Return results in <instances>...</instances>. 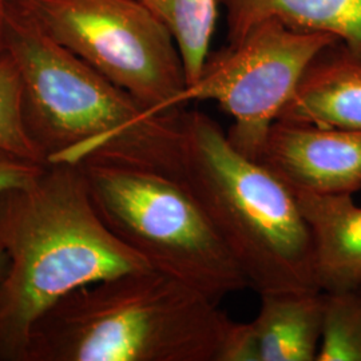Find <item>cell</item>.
Wrapping results in <instances>:
<instances>
[{
    "instance_id": "obj_1",
    "label": "cell",
    "mask_w": 361,
    "mask_h": 361,
    "mask_svg": "<svg viewBox=\"0 0 361 361\" xmlns=\"http://www.w3.org/2000/svg\"><path fill=\"white\" fill-rule=\"evenodd\" d=\"M0 361H25L39 319L79 288L152 268L99 217L78 165H46L0 194Z\"/></svg>"
},
{
    "instance_id": "obj_2",
    "label": "cell",
    "mask_w": 361,
    "mask_h": 361,
    "mask_svg": "<svg viewBox=\"0 0 361 361\" xmlns=\"http://www.w3.org/2000/svg\"><path fill=\"white\" fill-rule=\"evenodd\" d=\"M6 52L27 131L46 165L104 161L180 177L183 110L155 114L46 35L10 1Z\"/></svg>"
},
{
    "instance_id": "obj_3",
    "label": "cell",
    "mask_w": 361,
    "mask_h": 361,
    "mask_svg": "<svg viewBox=\"0 0 361 361\" xmlns=\"http://www.w3.org/2000/svg\"><path fill=\"white\" fill-rule=\"evenodd\" d=\"M232 322L193 286L147 268L58 301L34 325L25 361H217Z\"/></svg>"
},
{
    "instance_id": "obj_4",
    "label": "cell",
    "mask_w": 361,
    "mask_h": 361,
    "mask_svg": "<svg viewBox=\"0 0 361 361\" xmlns=\"http://www.w3.org/2000/svg\"><path fill=\"white\" fill-rule=\"evenodd\" d=\"M180 180L258 295L320 290L313 244L295 192L237 150L202 111L180 119Z\"/></svg>"
},
{
    "instance_id": "obj_5",
    "label": "cell",
    "mask_w": 361,
    "mask_h": 361,
    "mask_svg": "<svg viewBox=\"0 0 361 361\" xmlns=\"http://www.w3.org/2000/svg\"><path fill=\"white\" fill-rule=\"evenodd\" d=\"M106 226L155 271L219 302L245 276L180 177L126 164L78 165Z\"/></svg>"
},
{
    "instance_id": "obj_6",
    "label": "cell",
    "mask_w": 361,
    "mask_h": 361,
    "mask_svg": "<svg viewBox=\"0 0 361 361\" xmlns=\"http://www.w3.org/2000/svg\"><path fill=\"white\" fill-rule=\"evenodd\" d=\"M66 50L155 114L183 110L186 78L168 27L140 0H11Z\"/></svg>"
},
{
    "instance_id": "obj_7",
    "label": "cell",
    "mask_w": 361,
    "mask_h": 361,
    "mask_svg": "<svg viewBox=\"0 0 361 361\" xmlns=\"http://www.w3.org/2000/svg\"><path fill=\"white\" fill-rule=\"evenodd\" d=\"M337 42L328 34L267 20L237 43L209 54L201 75L185 87L182 104L217 102L233 118L229 141L257 159L308 66Z\"/></svg>"
},
{
    "instance_id": "obj_8",
    "label": "cell",
    "mask_w": 361,
    "mask_h": 361,
    "mask_svg": "<svg viewBox=\"0 0 361 361\" xmlns=\"http://www.w3.org/2000/svg\"><path fill=\"white\" fill-rule=\"evenodd\" d=\"M257 161L293 192L352 195L361 190L360 130L277 119Z\"/></svg>"
},
{
    "instance_id": "obj_9",
    "label": "cell",
    "mask_w": 361,
    "mask_h": 361,
    "mask_svg": "<svg viewBox=\"0 0 361 361\" xmlns=\"http://www.w3.org/2000/svg\"><path fill=\"white\" fill-rule=\"evenodd\" d=\"M279 119L361 131V56L340 42L326 47L308 66Z\"/></svg>"
},
{
    "instance_id": "obj_10",
    "label": "cell",
    "mask_w": 361,
    "mask_h": 361,
    "mask_svg": "<svg viewBox=\"0 0 361 361\" xmlns=\"http://www.w3.org/2000/svg\"><path fill=\"white\" fill-rule=\"evenodd\" d=\"M295 194L312 235L320 290L361 289V207L350 194Z\"/></svg>"
},
{
    "instance_id": "obj_11",
    "label": "cell",
    "mask_w": 361,
    "mask_h": 361,
    "mask_svg": "<svg viewBox=\"0 0 361 361\" xmlns=\"http://www.w3.org/2000/svg\"><path fill=\"white\" fill-rule=\"evenodd\" d=\"M219 6L226 13L228 44L267 20H277L332 35L361 56V0H219Z\"/></svg>"
},
{
    "instance_id": "obj_12",
    "label": "cell",
    "mask_w": 361,
    "mask_h": 361,
    "mask_svg": "<svg viewBox=\"0 0 361 361\" xmlns=\"http://www.w3.org/2000/svg\"><path fill=\"white\" fill-rule=\"evenodd\" d=\"M259 296L261 307L252 325L261 361H316L323 332V290Z\"/></svg>"
},
{
    "instance_id": "obj_13",
    "label": "cell",
    "mask_w": 361,
    "mask_h": 361,
    "mask_svg": "<svg viewBox=\"0 0 361 361\" xmlns=\"http://www.w3.org/2000/svg\"><path fill=\"white\" fill-rule=\"evenodd\" d=\"M168 27L180 51L186 86L201 75L217 25L219 0H140Z\"/></svg>"
},
{
    "instance_id": "obj_14",
    "label": "cell",
    "mask_w": 361,
    "mask_h": 361,
    "mask_svg": "<svg viewBox=\"0 0 361 361\" xmlns=\"http://www.w3.org/2000/svg\"><path fill=\"white\" fill-rule=\"evenodd\" d=\"M316 361H361V289L324 292L323 332Z\"/></svg>"
},
{
    "instance_id": "obj_15",
    "label": "cell",
    "mask_w": 361,
    "mask_h": 361,
    "mask_svg": "<svg viewBox=\"0 0 361 361\" xmlns=\"http://www.w3.org/2000/svg\"><path fill=\"white\" fill-rule=\"evenodd\" d=\"M0 150L46 165L28 135L23 116L22 82L7 52L0 59Z\"/></svg>"
},
{
    "instance_id": "obj_16",
    "label": "cell",
    "mask_w": 361,
    "mask_h": 361,
    "mask_svg": "<svg viewBox=\"0 0 361 361\" xmlns=\"http://www.w3.org/2000/svg\"><path fill=\"white\" fill-rule=\"evenodd\" d=\"M217 361H261L257 335L252 322L231 323L224 336Z\"/></svg>"
},
{
    "instance_id": "obj_17",
    "label": "cell",
    "mask_w": 361,
    "mask_h": 361,
    "mask_svg": "<svg viewBox=\"0 0 361 361\" xmlns=\"http://www.w3.org/2000/svg\"><path fill=\"white\" fill-rule=\"evenodd\" d=\"M44 166L0 150V194L31 183Z\"/></svg>"
},
{
    "instance_id": "obj_18",
    "label": "cell",
    "mask_w": 361,
    "mask_h": 361,
    "mask_svg": "<svg viewBox=\"0 0 361 361\" xmlns=\"http://www.w3.org/2000/svg\"><path fill=\"white\" fill-rule=\"evenodd\" d=\"M8 0H0V59L6 54V27L8 13Z\"/></svg>"
},
{
    "instance_id": "obj_19",
    "label": "cell",
    "mask_w": 361,
    "mask_h": 361,
    "mask_svg": "<svg viewBox=\"0 0 361 361\" xmlns=\"http://www.w3.org/2000/svg\"><path fill=\"white\" fill-rule=\"evenodd\" d=\"M7 264H8V259H7V256H6V252L0 246V283L3 281V277H4L6 271H7Z\"/></svg>"
},
{
    "instance_id": "obj_20",
    "label": "cell",
    "mask_w": 361,
    "mask_h": 361,
    "mask_svg": "<svg viewBox=\"0 0 361 361\" xmlns=\"http://www.w3.org/2000/svg\"><path fill=\"white\" fill-rule=\"evenodd\" d=\"M8 1H11V0H8Z\"/></svg>"
}]
</instances>
